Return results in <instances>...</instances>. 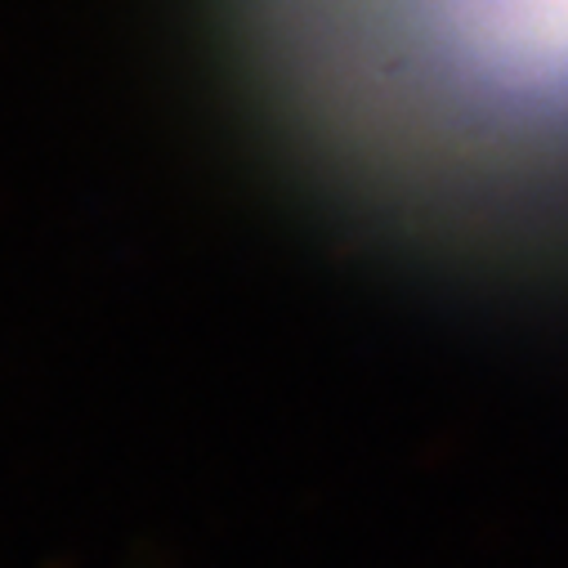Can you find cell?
Segmentation results:
<instances>
[{"label":"cell","instance_id":"cell-1","mask_svg":"<svg viewBox=\"0 0 568 568\" xmlns=\"http://www.w3.org/2000/svg\"><path fill=\"white\" fill-rule=\"evenodd\" d=\"M277 116L358 193L453 215L541 134L568 0H233Z\"/></svg>","mask_w":568,"mask_h":568}]
</instances>
